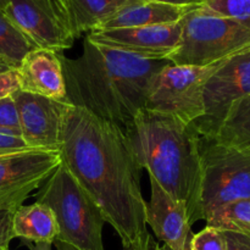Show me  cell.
Wrapping results in <instances>:
<instances>
[{"label": "cell", "mask_w": 250, "mask_h": 250, "mask_svg": "<svg viewBox=\"0 0 250 250\" xmlns=\"http://www.w3.org/2000/svg\"><path fill=\"white\" fill-rule=\"evenodd\" d=\"M61 163L89 194L124 248L146 231L139 167L124 128L84 107L68 105L63 116Z\"/></svg>", "instance_id": "6da1fadb"}, {"label": "cell", "mask_w": 250, "mask_h": 250, "mask_svg": "<svg viewBox=\"0 0 250 250\" xmlns=\"http://www.w3.org/2000/svg\"><path fill=\"white\" fill-rule=\"evenodd\" d=\"M58 54L68 104L84 107L122 128L143 109L151 80L170 62L132 55L92 43L87 38L77 59Z\"/></svg>", "instance_id": "7a4b0ae2"}, {"label": "cell", "mask_w": 250, "mask_h": 250, "mask_svg": "<svg viewBox=\"0 0 250 250\" xmlns=\"http://www.w3.org/2000/svg\"><path fill=\"white\" fill-rule=\"evenodd\" d=\"M142 170L168 195L183 203L190 225L203 220L200 207V136L172 115L141 109L124 127Z\"/></svg>", "instance_id": "3957f363"}, {"label": "cell", "mask_w": 250, "mask_h": 250, "mask_svg": "<svg viewBox=\"0 0 250 250\" xmlns=\"http://www.w3.org/2000/svg\"><path fill=\"white\" fill-rule=\"evenodd\" d=\"M37 202L53 211L59 226L56 241L80 250H104L106 222L102 211L62 163L42 185Z\"/></svg>", "instance_id": "277c9868"}, {"label": "cell", "mask_w": 250, "mask_h": 250, "mask_svg": "<svg viewBox=\"0 0 250 250\" xmlns=\"http://www.w3.org/2000/svg\"><path fill=\"white\" fill-rule=\"evenodd\" d=\"M181 26L180 43L166 59L175 65L209 66L250 45V28L202 5L189 7Z\"/></svg>", "instance_id": "5b68a950"}, {"label": "cell", "mask_w": 250, "mask_h": 250, "mask_svg": "<svg viewBox=\"0 0 250 250\" xmlns=\"http://www.w3.org/2000/svg\"><path fill=\"white\" fill-rule=\"evenodd\" d=\"M203 220L224 205L250 198V148L200 136Z\"/></svg>", "instance_id": "8992f818"}, {"label": "cell", "mask_w": 250, "mask_h": 250, "mask_svg": "<svg viewBox=\"0 0 250 250\" xmlns=\"http://www.w3.org/2000/svg\"><path fill=\"white\" fill-rule=\"evenodd\" d=\"M222 61L203 67L166 63L151 80L144 109L172 115L194 126L205 114V84Z\"/></svg>", "instance_id": "52a82bcc"}, {"label": "cell", "mask_w": 250, "mask_h": 250, "mask_svg": "<svg viewBox=\"0 0 250 250\" xmlns=\"http://www.w3.org/2000/svg\"><path fill=\"white\" fill-rule=\"evenodd\" d=\"M4 11L38 49L62 53L80 38L66 0H9Z\"/></svg>", "instance_id": "ba28073f"}, {"label": "cell", "mask_w": 250, "mask_h": 250, "mask_svg": "<svg viewBox=\"0 0 250 250\" xmlns=\"http://www.w3.org/2000/svg\"><path fill=\"white\" fill-rule=\"evenodd\" d=\"M60 164L58 150L31 149L0 156V211H16Z\"/></svg>", "instance_id": "9c48e42d"}, {"label": "cell", "mask_w": 250, "mask_h": 250, "mask_svg": "<svg viewBox=\"0 0 250 250\" xmlns=\"http://www.w3.org/2000/svg\"><path fill=\"white\" fill-rule=\"evenodd\" d=\"M250 95V45L221 62L204 88L205 114L194 128L211 136L232 104Z\"/></svg>", "instance_id": "30bf717a"}, {"label": "cell", "mask_w": 250, "mask_h": 250, "mask_svg": "<svg viewBox=\"0 0 250 250\" xmlns=\"http://www.w3.org/2000/svg\"><path fill=\"white\" fill-rule=\"evenodd\" d=\"M21 137L32 149L60 151L65 111L70 104L17 90L12 94Z\"/></svg>", "instance_id": "8fae6325"}, {"label": "cell", "mask_w": 250, "mask_h": 250, "mask_svg": "<svg viewBox=\"0 0 250 250\" xmlns=\"http://www.w3.org/2000/svg\"><path fill=\"white\" fill-rule=\"evenodd\" d=\"M182 33L180 22L133 28L98 29L85 37L92 43L150 60H166L177 48Z\"/></svg>", "instance_id": "7c38bea8"}, {"label": "cell", "mask_w": 250, "mask_h": 250, "mask_svg": "<svg viewBox=\"0 0 250 250\" xmlns=\"http://www.w3.org/2000/svg\"><path fill=\"white\" fill-rule=\"evenodd\" d=\"M150 199L146 203V224L160 242L172 250H187L190 225L188 210L183 203L168 195L153 177Z\"/></svg>", "instance_id": "4fadbf2b"}, {"label": "cell", "mask_w": 250, "mask_h": 250, "mask_svg": "<svg viewBox=\"0 0 250 250\" xmlns=\"http://www.w3.org/2000/svg\"><path fill=\"white\" fill-rule=\"evenodd\" d=\"M20 90L61 103H68L65 77L59 54L33 49L16 68Z\"/></svg>", "instance_id": "5bb4252c"}, {"label": "cell", "mask_w": 250, "mask_h": 250, "mask_svg": "<svg viewBox=\"0 0 250 250\" xmlns=\"http://www.w3.org/2000/svg\"><path fill=\"white\" fill-rule=\"evenodd\" d=\"M189 7L175 6L155 1H142L126 6L105 21L98 29L133 28L180 22Z\"/></svg>", "instance_id": "9a60e30c"}, {"label": "cell", "mask_w": 250, "mask_h": 250, "mask_svg": "<svg viewBox=\"0 0 250 250\" xmlns=\"http://www.w3.org/2000/svg\"><path fill=\"white\" fill-rule=\"evenodd\" d=\"M15 238L27 242L54 244L59 236V226L53 211L42 203L21 205L12 219Z\"/></svg>", "instance_id": "2e32d148"}, {"label": "cell", "mask_w": 250, "mask_h": 250, "mask_svg": "<svg viewBox=\"0 0 250 250\" xmlns=\"http://www.w3.org/2000/svg\"><path fill=\"white\" fill-rule=\"evenodd\" d=\"M76 31L81 34L99 28L120 10L142 0H66Z\"/></svg>", "instance_id": "e0dca14e"}, {"label": "cell", "mask_w": 250, "mask_h": 250, "mask_svg": "<svg viewBox=\"0 0 250 250\" xmlns=\"http://www.w3.org/2000/svg\"><path fill=\"white\" fill-rule=\"evenodd\" d=\"M209 137L250 148V95L231 105L217 128Z\"/></svg>", "instance_id": "ac0fdd59"}, {"label": "cell", "mask_w": 250, "mask_h": 250, "mask_svg": "<svg viewBox=\"0 0 250 250\" xmlns=\"http://www.w3.org/2000/svg\"><path fill=\"white\" fill-rule=\"evenodd\" d=\"M33 49L36 46L17 28L4 10L0 9V59L16 70L24 56Z\"/></svg>", "instance_id": "d6986e66"}, {"label": "cell", "mask_w": 250, "mask_h": 250, "mask_svg": "<svg viewBox=\"0 0 250 250\" xmlns=\"http://www.w3.org/2000/svg\"><path fill=\"white\" fill-rule=\"evenodd\" d=\"M207 226L250 236V198L229 203L207 217Z\"/></svg>", "instance_id": "ffe728a7"}, {"label": "cell", "mask_w": 250, "mask_h": 250, "mask_svg": "<svg viewBox=\"0 0 250 250\" xmlns=\"http://www.w3.org/2000/svg\"><path fill=\"white\" fill-rule=\"evenodd\" d=\"M202 6L250 28V0H202Z\"/></svg>", "instance_id": "44dd1931"}, {"label": "cell", "mask_w": 250, "mask_h": 250, "mask_svg": "<svg viewBox=\"0 0 250 250\" xmlns=\"http://www.w3.org/2000/svg\"><path fill=\"white\" fill-rule=\"evenodd\" d=\"M224 232L214 227L207 226L204 229L198 232L188 242L187 250H225Z\"/></svg>", "instance_id": "7402d4cb"}, {"label": "cell", "mask_w": 250, "mask_h": 250, "mask_svg": "<svg viewBox=\"0 0 250 250\" xmlns=\"http://www.w3.org/2000/svg\"><path fill=\"white\" fill-rule=\"evenodd\" d=\"M0 133L21 137L19 112L12 95L0 99Z\"/></svg>", "instance_id": "603a6c76"}, {"label": "cell", "mask_w": 250, "mask_h": 250, "mask_svg": "<svg viewBox=\"0 0 250 250\" xmlns=\"http://www.w3.org/2000/svg\"><path fill=\"white\" fill-rule=\"evenodd\" d=\"M31 146L22 139V137L0 133V156L19 151L31 150Z\"/></svg>", "instance_id": "cb8c5ba5"}, {"label": "cell", "mask_w": 250, "mask_h": 250, "mask_svg": "<svg viewBox=\"0 0 250 250\" xmlns=\"http://www.w3.org/2000/svg\"><path fill=\"white\" fill-rule=\"evenodd\" d=\"M17 90H20V83L16 70L0 73V99L11 97Z\"/></svg>", "instance_id": "d4e9b609"}, {"label": "cell", "mask_w": 250, "mask_h": 250, "mask_svg": "<svg viewBox=\"0 0 250 250\" xmlns=\"http://www.w3.org/2000/svg\"><path fill=\"white\" fill-rule=\"evenodd\" d=\"M15 211H0V248H9L15 238L12 232V219Z\"/></svg>", "instance_id": "484cf974"}, {"label": "cell", "mask_w": 250, "mask_h": 250, "mask_svg": "<svg viewBox=\"0 0 250 250\" xmlns=\"http://www.w3.org/2000/svg\"><path fill=\"white\" fill-rule=\"evenodd\" d=\"M124 250H172V249H170L167 246H165V244L160 246V244L153 238V236L149 233L148 229H146V231H144L143 234H142V236L139 237V238L137 239L132 246L127 247V248H124Z\"/></svg>", "instance_id": "4316f807"}, {"label": "cell", "mask_w": 250, "mask_h": 250, "mask_svg": "<svg viewBox=\"0 0 250 250\" xmlns=\"http://www.w3.org/2000/svg\"><path fill=\"white\" fill-rule=\"evenodd\" d=\"M225 236V250H250V236L236 232L222 231Z\"/></svg>", "instance_id": "83f0119b"}, {"label": "cell", "mask_w": 250, "mask_h": 250, "mask_svg": "<svg viewBox=\"0 0 250 250\" xmlns=\"http://www.w3.org/2000/svg\"><path fill=\"white\" fill-rule=\"evenodd\" d=\"M146 1H155V2H161V4L175 5V6H182V7H192V6H199V5H202V0H146Z\"/></svg>", "instance_id": "f1b7e54d"}, {"label": "cell", "mask_w": 250, "mask_h": 250, "mask_svg": "<svg viewBox=\"0 0 250 250\" xmlns=\"http://www.w3.org/2000/svg\"><path fill=\"white\" fill-rule=\"evenodd\" d=\"M54 244H55L56 250H80V249L76 248V247L71 246V244L65 243V242L55 241V242H54Z\"/></svg>", "instance_id": "f546056e"}, {"label": "cell", "mask_w": 250, "mask_h": 250, "mask_svg": "<svg viewBox=\"0 0 250 250\" xmlns=\"http://www.w3.org/2000/svg\"><path fill=\"white\" fill-rule=\"evenodd\" d=\"M31 250H51V244L36 243L33 247H31Z\"/></svg>", "instance_id": "4dcf8cb0"}, {"label": "cell", "mask_w": 250, "mask_h": 250, "mask_svg": "<svg viewBox=\"0 0 250 250\" xmlns=\"http://www.w3.org/2000/svg\"><path fill=\"white\" fill-rule=\"evenodd\" d=\"M10 70H14L12 67H10L9 65H7L5 61H2L1 59H0V73L2 72H6V71H10Z\"/></svg>", "instance_id": "1f68e13d"}, {"label": "cell", "mask_w": 250, "mask_h": 250, "mask_svg": "<svg viewBox=\"0 0 250 250\" xmlns=\"http://www.w3.org/2000/svg\"><path fill=\"white\" fill-rule=\"evenodd\" d=\"M7 1H9V0H0V9L4 10L5 6H6Z\"/></svg>", "instance_id": "d6a6232c"}, {"label": "cell", "mask_w": 250, "mask_h": 250, "mask_svg": "<svg viewBox=\"0 0 250 250\" xmlns=\"http://www.w3.org/2000/svg\"><path fill=\"white\" fill-rule=\"evenodd\" d=\"M0 250H9V248H0Z\"/></svg>", "instance_id": "836d02e7"}]
</instances>
